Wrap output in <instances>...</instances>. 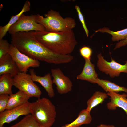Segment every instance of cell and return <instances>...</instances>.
I'll use <instances>...</instances> for the list:
<instances>
[{
  "label": "cell",
  "instance_id": "d6986e66",
  "mask_svg": "<svg viewBox=\"0 0 127 127\" xmlns=\"http://www.w3.org/2000/svg\"><path fill=\"white\" fill-rule=\"evenodd\" d=\"M13 85V79L9 74L0 76V95L12 94V87Z\"/></svg>",
  "mask_w": 127,
  "mask_h": 127
},
{
  "label": "cell",
  "instance_id": "ac0fdd59",
  "mask_svg": "<svg viewBox=\"0 0 127 127\" xmlns=\"http://www.w3.org/2000/svg\"><path fill=\"white\" fill-rule=\"evenodd\" d=\"M96 83L97 84L107 93H118L123 91L127 93V88L125 87L119 86L108 80L100 79L98 78Z\"/></svg>",
  "mask_w": 127,
  "mask_h": 127
},
{
  "label": "cell",
  "instance_id": "f1b7e54d",
  "mask_svg": "<svg viewBox=\"0 0 127 127\" xmlns=\"http://www.w3.org/2000/svg\"><path fill=\"white\" fill-rule=\"evenodd\" d=\"M108 127H115L112 125H108Z\"/></svg>",
  "mask_w": 127,
  "mask_h": 127
},
{
  "label": "cell",
  "instance_id": "484cf974",
  "mask_svg": "<svg viewBox=\"0 0 127 127\" xmlns=\"http://www.w3.org/2000/svg\"><path fill=\"white\" fill-rule=\"evenodd\" d=\"M9 95L8 94L0 95V113L6 110L8 102Z\"/></svg>",
  "mask_w": 127,
  "mask_h": 127
},
{
  "label": "cell",
  "instance_id": "7a4b0ae2",
  "mask_svg": "<svg viewBox=\"0 0 127 127\" xmlns=\"http://www.w3.org/2000/svg\"><path fill=\"white\" fill-rule=\"evenodd\" d=\"M33 32L39 42L51 51L58 54H70L78 44L73 30L59 32L46 30Z\"/></svg>",
  "mask_w": 127,
  "mask_h": 127
},
{
  "label": "cell",
  "instance_id": "603a6c76",
  "mask_svg": "<svg viewBox=\"0 0 127 127\" xmlns=\"http://www.w3.org/2000/svg\"><path fill=\"white\" fill-rule=\"evenodd\" d=\"M10 45L6 40H0V59L9 53Z\"/></svg>",
  "mask_w": 127,
  "mask_h": 127
},
{
  "label": "cell",
  "instance_id": "7c38bea8",
  "mask_svg": "<svg viewBox=\"0 0 127 127\" xmlns=\"http://www.w3.org/2000/svg\"><path fill=\"white\" fill-rule=\"evenodd\" d=\"M19 72L15 62L9 53L0 59V76L9 74L13 78Z\"/></svg>",
  "mask_w": 127,
  "mask_h": 127
},
{
  "label": "cell",
  "instance_id": "ffe728a7",
  "mask_svg": "<svg viewBox=\"0 0 127 127\" xmlns=\"http://www.w3.org/2000/svg\"><path fill=\"white\" fill-rule=\"evenodd\" d=\"M108 96L107 94L104 92L95 91L87 102V107L86 110L90 112L93 108L103 103Z\"/></svg>",
  "mask_w": 127,
  "mask_h": 127
},
{
  "label": "cell",
  "instance_id": "83f0119b",
  "mask_svg": "<svg viewBox=\"0 0 127 127\" xmlns=\"http://www.w3.org/2000/svg\"><path fill=\"white\" fill-rule=\"evenodd\" d=\"M108 125L104 124H101L98 126L97 127H108Z\"/></svg>",
  "mask_w": 127,
  "mask_h": 127
},
{
  "label": "cell",
  "instance_id": "4316f807",
  "mask_svg": "<svg viewBox=\"0 0 127 127\" xmlns=\"http://www.w3.org/2000/svg\"><path fill=\"white\" fill-rule=\"evenodd\" d=\"M127 45V38L126 39L120 41L117 43L114 49L115 50L121 47L125 46Z\"/></svg>",
  "mask_w": 127,
  "mask_h": 127
},
{
  "label": "cell",
  "instance_id": "ba28073f",
  "mask_svg": "<svg viewBox=\"0 0 127 127\" xmlns=\"http://www.w3.org/2000/svg\"><path fill=\"white\" fill-rule=\"evenodd\" d=\"M8 53L15 61L20 72L27 73L29 67L40 66L39 60L21 52L11 44Z\"/></svg>",
  "mask_w": 127,
  "mask_h": 127
},
{
  "label": "cell",
  "instance_id": "6da1fadb",
  "mask_svg": "<svg viewBox=\"0 0 127 127\" xmlns=\"http://www.w3.org/2000/svg\"><path fill=\"white\" fill-rule=\"evenodd\" d=\"M11 44L20 52L39 60L57 64L70 62L73 59L71 54H59L48 49L36 39L33 31L11 35Z\"/></svg>",
  "mask_w": 127,
  "mask_h": 127
},
{
  "label": "cell",
  "instance_id": "e0dca14e",
  "mask_svg": "<svg viewBox=\"0 0 127 127\" xmlns=\"http://www.w3.org/2000/svg\"><path fill=\"white\" fill-rule=\"evenodd\" d=\"M92 120L90 112L86 109H83L79 113L77 118L70 123L60 127H79L83 124H90Z\"/></svg>",
  "mask_w": 127,
  "mask_h": 127
},
{
  "label": "cell",
  "instance_id": "9a60e30c",
  "mask_svg": "<svg viewBox=\"0 0 127 127\" xmlns=\"http://www.w3.org/2000/svg\"><path fill=\"white\" fill-rule=\"evenodd\" d=\"M31 3L28 0L26 1L21 11L17 14L12 16L8 23L5 25L0 27V40L3 39L8 31L10 27L19 19L24 12L30 10Z\"/></svg>",
  "mask_w": 127,
  "mask_h": 127
},
{
  "label": "cell",
  "instance_id": "8fae6325",
  "mask_svg": "<svg viewBox=\"0 0 127 127\" xmlns=\"http://www.w3.org/2000/svg\"><path fill=\"white\" fill-rule=\"evenodd\" d=\"M107 94L110 99L107 104L108 109L115 110L117 107H120L124 110L127 116V94L113 92H108Z\"/></svg>",
  "mask_w": 127,
  "mask_h": 127
},
{
  "label": "cell",
  "instance_id": "cb8c5ba5",
  "mask_svg": "<svg viewBox=\"0 0 127 127\" xmlns=\"http://www.w3.org/2000/svg\"><path fill=\"white\" fill-rule=\"evenodd\" d=\"M79 52L81 56L84 60H91L92 54V50L90 47L84 46L79 49Z\"/></svg>",
  "mask_w": 127,
  "mask_h": 127
},
{
  "label": "cell",
  "instance_id": "8992f818",
  "mask_svg": "<svg viewBox=\"0 0 127 127\" xmlns=\"http://www.w3.org/2000/svg\"><path fill=\"white\" fill-rule=\"evenodd\" d=\"M37 14L26 16L23 14L8 31L12 35L20 32L40 31L45 30L44 27L37 22Z\"/></svg>",
  "mask_w": 127,
  "mask_h": 127
},
{
  "label": "cell",
  "instance_id": "5bb4252c",
  "mask_svg": "<svg viewBox=\"0 0 127 127\" xmlns=\"http://www.w3.org/2000/svg\"><path fill=\"white\" fill-rule=\"evenodd\" d=\"M85 63L81 73L76 76V79L87 81L92 83H96L98 78L96 72L95 65L91 62V60L85 59Z\"/></svg>",
  "mask_w": 127,
  "mask_h": 127
},
{
  "label": "cell",
  "instance_id": "52a82bcc",
  "mask_svg": "<svg viewBox=\"0 0 127 127\" xmlns=\"http://www.w3.org/2000/svg\"><path fill=\"white\" fill-rule=\"evenodd\" d=\"M97 66L102 72L108 75L111 78L119 77L121 73L127 74V60L124 64L122 65L112 58L111 62L106 60L101 53L97 55Z\"/></svg>",
  "mask_w": 127,
  "mask_h": 127
},
{
  "label": "cell",
  "instance_id": "5b68a950",
  "mask_svg": "<svg viewBox=\"0 0 127 127\" xmlns=\"http://www.w3.org/2000/svg\"><path fill=\"white\" fill-rule=\"evenodd\" d=\"M13 85L30 97L40 98L42 92L39 87L34 82L30 74L19 72L13 78Z\"/></svg>",
  "mask_w": 127,
  "mask_h": 127
},
{
  "label": "cell",
  "instance_id": "4fadbf2b",
  "mask_svg": "<svg viewBox=\"0 0 127 127\" xmlns=\"http://www.w3.org/2000/svg\"><path fill=\"white\" fill-rule=\"evenodd\" d=\"M29 71L33 81L40 84L45 90L49 97L51 98H53L55 95V93L50 74L48 73L41 76L37 75L33 69H30Z\"/></svg>",
  "mask_w": 127,
  "mask_h": 127
},
{
  "label": "cell",
  "instance_id": "30bf717a",
  "mask_svg": "<svg viewBox=\"0 0 127 127\" xmlns=\"http://www.w3.org/2000/svg\"><path fill=\"white\" fill-rule=\"evenodd\" d=\"M53 83L56 86L58 92L60 94L67 93L72 90L73 84L69 78L65 76L59 68L51 70Z\"/></svg>",
  "mask_w": 127,
  "mask_h": 127
},
{
  "label": "cell",
  "instance_id": "44dd1931",
  "mask_svg": "<svg viewBox=\"0 0 127 127\" xmlns=\"http://www.w3.org/2000/svg\"><path fill=\"white\" fill-rule=\"evenodd\" d=\"M99 32L102 33H106L111 35L112 40L113 41L124 40L127 38V28L120 30L114 31L107 27H104L95 31V33Z\"/></svg>",
  "mask_w": 127,
  "mask_h": 127
},
{
  "label": "cell",
  "instance_id": "2e32d148",
  "mask_svg": "<svg viewBox=\"0 0 127 127\" xmlns=\"http://www.w3.org/2000/svg\"><path fill=\"white\" fill-rule=\"evenodd\" d=\"M30 97L23 92L19 91L15 94L9 95L8 102L6 110L11 109L24 104Z\"/></svg>",
  "mask_w": 127,
  "mask_h": 127
},
{
  "label": "cell",
  "instance_id": "3957f363",
  "mask_svg": "<svg viewBox=\"0 0 127 127\" xmlns=\"http://www.w3.org/2000/svg\"><path fill=\"white\" fill-rule=\"evenodd\" d=\"M30 110L40 127H51L55 122L56 114L55 107L47 98H39L30 103Z\"/></svg>",
  "mask_w": 127,
  "mask_h": 127
},
{
  "label": "cell",
  "instance_id": "d4e9b609",
  "mask_svg": "<svg viewBox=\"0 0 127 127\" xmlns=\"http://www.w3.org/2000/svg\"><path fill=\"white\" fill-rule=\"evenodd\" d=\"M75 8L77 12L79 18L82 24L86 36L87 37H88L89 36V30L86 26L84 18L81 11L80 8L78 6L76 5L75 6Z\"/></svg>",
  "mask_w": 127,
  "mask_h": 127
},
{
  "label": "cell",
  "instance_id": "9c48e42d",
  "mask_svg": "<svg viewBox=\"0 0 127 127\" xmlns=\"http://www.w3.org/2000/svg\"><path fill=\"white\" fill-rule=\"evenodd\" d=\"M30 104L28 101L21 105L0 113V127H4L5 123L15 120L21 115L30 114Z\"/></svg>",
  "mask_w": 127,
  "mask_h": 127
},
{
  "label": "cell",
  "instance_id": "7402d4cb",
  "mask_svg": "<svg viewBox=\"0 0 127 127\" xmlns=\"http://www.w3.org/2000/svg\"><path fill=\"white\" fill-rule=\"evenodd\" d=\"M10 127H40L32 115H26L21 120Z\"/></svg>",
  "mask_w": 127,
  "mask_h": 127
},
{
  "label": "cell",
  "instance_id": "277c9868",
  "mask_svg": "<svg viewBox=\"0 0 127 127\" xmlns=\"http://www.w3.org/2000/svg\"><path fill=\"white\" fill-rule=\"evenodd\" d=\"M37 16V22L50 32L69 31L73 30L76 24L74 18L71 17L63 18L58 12L52 9L45 14V17L38 14Z\"/></svg>",
  "mask_w": 127,
  "mask_h": 127
}]
</instances>
